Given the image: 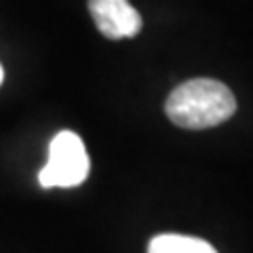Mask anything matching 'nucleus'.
Masks as SVG:
<instances>
[{
    "mask_svg": "<svg viewBox=\"0 0 253 253\" xmlns=\"http://www.w3.org/2000/svg\"><path fill=\"white\" fill-rule=\"evenodd\" d=\"M89 13L97 30L110 41L131 38L141 30V15L129 0H89Z\"/></svg>",
    "mask_w": 253,
    "mask_h": 253,
    "instance_id": "7ed1b4c3",
    "label": "nucleus"
},
{
    "mask_svg": "<svg viewBox=\"0 0 253 253\" xmlns=\"http://www.w3.org/2000/svg\"><path fill=\"white\" fill-rule=\"evenodd\" d=\"M148 253H217L211 243L184 234H158L148 245Z\"/></svg>",
    "mask_w": 253,
    "mask_h": 253,
    "instance_id": "20e7f679",
    "label": "nucleus"
},
{
    "mask_svg": "<svg viewBox=\"0 0 253 253\" xmlns=\"http://www.w3.org/2000/svg\"><path fill=\"white\" fill-rule=\"evenodd\" d=\"M165 112L181 129H209L226 123L236 112V99L224 83L194 78L171 91Z\"/></svg>",
    "mask_w": 253,
    "mask_h": 253,
    "instance_id": "f257e3e1",
    "label": "nucleus"
},
{
    "mask_svg": "<svg viewBox=\"0 0 253 253\" xmlns=\"http://www.w3.org/2000/svg\"><path fill=\"white\" fill-rule=\"evenodd\" d=\"M89 154L81 135L74 131H59L49 144V161L38 173L42 188H74L89 175Z\"/></svg>",
    "mask_w": 253,
    "mask_h": 253,
    "instance_id": "f03ea898",
    "label": "nucleus"
},
{
    "mask_svg": "<svg viewBox=\"0 0 253 253\" xmlns=\"http://www.w3.org/2000/svg\"><path fill=\"white\" fill-rule=\"evenodd\" d=\"M2 78H4V70H2V66H0V83H2Z\"/></svg>",
    "mask_w": 253,
    "mask_h": 253,
    "instance_id": "39448f33",
    "label": "nucleus"
}]
</instances>
